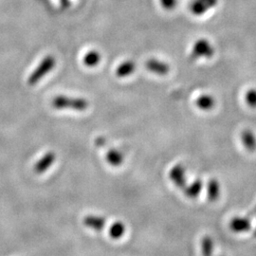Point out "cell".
Returning <instances> with one entry per match:
<instances>
[{
    "label": "cell",
    "instance_id": "1",
    "mask_svg": "<svg viewBox=\"0 0 256 256\" xmlns=\"http://www.w3.org/2000/svg\"><path fill=\"white\" fill-rule=\"evenodd\" d=\"M52 106L56 109H73L76 111H85L88 107V102L83 98H72L66 96L55 97Z\"/></svg>",
    "mask_w": 256,
    "mask_h": 256
},
{
    "label": "cell",
    "instance_id": "2",
    "mask_svg": "<svg viewBox=\"0 0 256 256\" xmlns=\"http://www.w3.org/2000/svg\"><path fill=\"white\" fill-rule=\"evenodd\" d=\"M56 65V60L53 56L48 55L46 56L38 65V67L31 72L30 77L28 78V84L30 85H36L37 83L40 82L43 77H45L49 72L54 69Z\"/></svg>",
    "mask_w": 256,
    "mask_h": 256
},
{
    "label": "cell",
    "instance_id": "3",
    "mask_svg": "<svg viewBox=\"0 0 256 256\" xmlns=\"http://www.w3.org/2000/svg\"><path fill=\"white\" fill-rule=\"evenodd\" d=\"M215 54V49L209 40L205 38H199L194 43L192 48V58H212Z\"/></svg>",
    "mask_w": 256,
    "mask_h": 256
},
{
    "label": "cell",
    "instance_id": "4",
    "mask_svg": "<svg viewBox=\"0 0 256 256\" xmlns=\"http://www.w3.org/2000/svg\"><path fill=\"white\" fill-rule=\"evenodd\" d=\"M230 229L236 234L248 233L252 229V221L249 216H236L230 221Z\"/></svg>",
    "mask_w": 256,
    "mask_h": 256
},
{
    "label": "cell",
    "instance_id": "5",
    "mask_svg": "<svg viewBox=\"0 0 256 256\" xmlns=\"http://www.w3.org/2000/svg\"><path fill=\"white\" fill-rule=\"evenodd\" d=\"M186 170L183 165L176 164L170 170L169 177L178 189L183 190L186 186Z\"/></svg>",
    "mask_w": 256,
    "mask_h": 256
},
{
    "label": "cell",
    "instance_id": "6",
    "mask_svg": "<svg viewBox=\"0 0 256 256\" xmlns=\"http://www.w3.org/2000/svg\"><path fill=\"white\" fill-rule=\"evenodd\" d=\"M145 67L149 72L160 76L167 75L170 72L169 65L165 62L161 61L158 59H149L145 63Z\"/></svg>",
    "mask_w": 256,
    "mask_h": 256
},
{
    "label": "cell",
    "instance_id": "7",
    "mask_svg": "<svg viewBox=\"0 0 256 256\" xmlns=\"http://www.w3.org/2000/svg\"><path fill=\"white\" fill-rule=\"evenodd\" d=\"M56 160V155L53 152H48L45 154L41 159L35 164L33 167V171L36 174H43L45 173L52 164H54Z\"/></svg>",
    "mask_w": 256,
    "mask_h": 256
},
{
    "label": "cell",
    "instance_id": "8",
    "mask_svg": "<svg viewBox=\"0 0 256 256\" xmlns=\"http://www.w3.org/2000/svg\"><path fill=\"white\" fill-rule=\"evenodd\" d=\"M105 218H103L100 215H86L84 219V224L87 228H90L94 231L100 232L102 228L105 226Z\"/></svg>",
    "mask_w": 256,
    "mask_h": 256
},
{
    "label": "cell",
    "instance_id": "9",
    "mask_svg": "<svg viewBox=\"0 0 256 256\" xmlns=\"http://www.w3.org/2000/svg\"><path fill=\"white\" fill-rule=\"evenodd\" d=\"M241 140L245 148L249 152H254L256 150V137L251 129H245L241 133Z\"/></svg>",
    "mask_w": 256,
    "mask_h": 256
},
{
    "label": "cell",
    "instance_id": "10",
    "mask_svg": "<svg viewBox=\"0 0 256 256\" xmlns=\"http://www.w3.org/2000/svg\"><path fill=\"white\" fill-rule=\"evenodd\" d=\"M195 104L199 109H201L203 111H210L211 109H213L215 107V98L209 94H202L201 96H199L196 99Z\"/></svg>",
    "mask_w": 256,
    "mask_h": 256
},
{
    "label": "cell",
    "instance_id": "11",
    "mask_svg": "<svg viewBox=\"0 0 256 256\" xmlns=\"http://www.w3.org/2000/svg\"><path fill=\"white\" fill-rule=\"evenodd\" d=\"M203 188V183L200 179H195L194 182H192L191 184L186 185L183 192L184 195L189 197V198H195L198 195H200L201 191Z\"/></svg>",
    "mask_w": 256,
    "mask_h": 256
},
{
    "label": "cell",
    "instance_id": "12",
    "mask_svg": "<svg viewBox=\"0 0 256 256\" xmlns=\"http://www.w3.org/2000/svg\"><path fill=\"white\" fill-rule=\"evenodd\" d=\"M220 183L215 178L211 179L207 184V195L209 200L215 202L220 196Z\"/></svg>",
    "mask_w": 256,
    "mask_h": 256
},
{
    "label": "cell",
    "instance_id": "13",
    "mask_svg": "<svg viewBox=\"0 0 256 256\" xmlns=\"http://www.w3.org/2000/svg\"><path fill=\"white\" fill-rule=\"evenodd\" d=\"M136 70V65L132 61H124L116 69V76L123 78L131 75Z\"/></svg>",
    "mask_w": 256,
    "mask_h": 256
},
{
    "label": "cell",
    "instance_id": "14",
    "mask_svg": "<svg viewBox=\"0 0 256 256\" xmlns=\"http://www.w3.org/2000/svg\"><path fill=\"white\" fill-rule=\"evenodd\" d=\"M200 249H201V256H213L215 244L214 240L211 236H205L202 237L200 242Z\"/></svg>",
    "mask_w": 256,
    "mask_h": 256
},
{
    "label": "cell",
    "instance_id": "15",
    "mask_svg": "<svg viewBox=\"0 0 256 256\" xmlns=\"http://www.w3.org/2000/svg\"><path fill=\"white\" fill-rule=\"evenodd\" d=\"M209 10H211V9L201 0H192L191 1L190 10L195 16L203 15Z\"/></svg>",
    "mask_w": 256,
    "mask_h": 256
},
{
    "label": "cell",
    "instance_id": "16",
    "mask_svg": "<svg viewBox=\"0 0 256 256\" xmlns=\"http://www.w3.org/2000/svg\"><path fill=\"white\" fill-rule=\"evenodd\" d=\"M100 61H101V54L96 51H88L84 57V64L89 68H94L98 66Z\"/></svg>",
    "mask_w": 256,
    "mask_h": 256
},
{
    "label": "cell",
    "instance_id": "17",
    "mask_svg": "<svg viewBox=\"0 0 256 256\" xmlns=\"http://www.w3.org/2000/svg\"><path fill=\"white\" fill-rule=\"evenodd\" d=\"M106 161L112 166H120L123 162V154L118 150L111 149L106 154Z\"/></svg>",
    "mask_w": 256,
    "mask_h": 256
},
{
    "label": "cell",
    "instance_id": "18",
    "mask_svg": "<svg viewBox=\"0 0 256 256\" xmlns=\"http://www.w3.org/2000/svg\"><path fill=\"white\" fill-rule=\"evenodd\" d=\"M124 232H125L124 224L121 221H117V222L113 223L112 225L110 226L108 233H109V236L111 238L117 240L124 235Z\"/></svg>",
    "mask_w": 256,
    "mask_h": 256
},
{
    "label": "cell",
    "instance_id": "19",
    "mask_svg": "<svg viewBox=\"0 0 256 256\" xmlns=\"http://www.w3.org/2000/svg\"><path fill=\"white\" fill-rule=\"evenodd\" d=\"M245 101L250 107L256 108V89L252 88L247 91L245 94Z\"/></svg>",
    "mask_w": 256,
    "mask_h": 256
},
{
    "label": "cell",
    "instance_id": "20",
    "mask_svg": "<svg viewBox=\"0 0 256 256\" xmlns=\"http://www.w3.org/2000/svg\"><path fill=\"white\" fill-rule=\"evenodd\" d=\"M160 1L163 8L167 10H173L176 7V4H177V0H160Z\"/></svg>",
    "mask_w": 256,
    "mask_h": 256
},
{
    "label": "cell",
    "instance_id": "21",
    "mask_svg": "<svg viewBox=\"0 0 256 256\" xmlns=\"http://www.w3.org/2000/svg\"><path fill=\"white\" fill-rule=\"evenodd\" d=\"M254 236H256V230H255V232H254Z\"/></svg>",
    "mask_w": 256,
    "mask_h": 256
}]
</instances>
